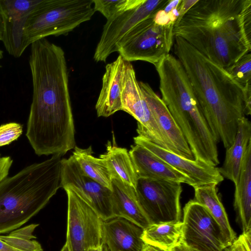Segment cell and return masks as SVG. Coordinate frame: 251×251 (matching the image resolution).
Wrapping results in <instances>:
<instances>
[{
    "instance_id": "6da1fadb",
    "label": "cell",
    "mask_w": 251,
    "mask_h": 251,
    "mask_svg": "<svg viewBox=\"0 0 251 251\" xmlns=\"http://www.w3.org/2000/svg\"><path fill=\"white\" fill-rule=\"evenodd\" d=\"M33 96L26 136L34 149L58 152L75 143L65 52L46 38L31 44Z\"/></svg>"
},
{
    "instance_id": "7a4b0ae2",
    "label": "cell",
    "mask_w": 251,
    "mask_h": 251,
    "mask_svg": "<svg viewBox=\"0 0 251 251\" xmlns=\"http://www.w3.org/2000/svg\"><path fill=\"white\" fill-rule=\"evenodd\" d=\"M174 45L214 137L229 148L240 120L251 115V84L244 87L180 37L174 36Z\"/></svg>"
},
{
    "instance_id": "3957f363",
    "label": "cell",
    "mask_w": 251,
    "mask_h": 251,
    "mask_svg": "<svg viewBox=\"0 0 251 251\" xmlns=\"http://www.w3.org/2000/svg\"><path fill=\"white\" fill-rule=\"evenodd\" d=\"M251 0H198L173 27L177 36L228 70L251 50Z\"/></svg>"
},
{
    "instance_id": "277c9868",
    "label": "cell",
    "mask_w": 251,
    "mask_h": 251,
    "mask_svg": "<svg viewBox=\"0 0 251 251\" xmlns=\"http://www.w3.org/2000/svg\"><path fill=\"white\" fill-rule=\"evenodd\" d=\"M164 102L187 141L194 160L216 167L217 142L200 109L179 60L168 54L154 65Z\"/></svg>"
},
{
    "instance_id": "5b68a950",
    "label": "cell",
    "mask_w": 251,
    "mask_h": 251,
    "mask_svg": "<svg viewBox=\"0 0 251 251\" xmlns=\"http://www.w3.org/2000/svg\"><path fill=\"white\" fill-rule=\"evenodd\" d=\"M62 155H52L0 182V234L19 228L61 187Z\"/></svg>"
},
{
    "instance_id": "8992f818",
    "label": "cell",
    "mask_w": 251,
    "mask_h": 251,
    "mask_svg": "<svg viewBox=\"0 0 251 251\" xmlns=\"http://www.w3.org/2000/svg\"><path fill=\"white\" fill-rule=\"evenodd\" d=\"M95 12L93 0H42L26 19V41L30 45L48 36L67 35Z\"/></svg>"
},
{
    "instance_id": "52a82bcc",
    "label": "cell",
    "mask_w": 251,
    "mask_h": 251,
    "mask_svg": "<svg viewBox=\"0 0 251 251\" xmlns=\"http://www.w3.org/2000/svg\"><path fill=\"white\" fill-rule=\"evenodd\" d=\"M154 15L137 24L117 44V52L125 61L154 65L169 53L174 44V25L156 24Z\"/></svg>"
},
{
    "instance_id": "ba28073f",
    "label": "cell",
    "mask_w": 251,
    "mask_h": 251,
    "mask_svg": "<svg viewBox=\"0 0 251 251\" xmlns=\"http://www.w3.org/2000/svg\"><path fill=\"white\" fill-rule=\"evenodd\" d=\"M135 191L139 205L151 224L180 221L181 183L138 178Z\"/></svg>"
},
{
    "instance_id": "9c48e42d",
    "label": "cell",
    "mask_w": 251,
    "mask_h": 251,
    "mask_svg": "<svg viewBox=\"0 0 251 251\" xmlns=\"http://www.w3.org/2000/svg\"><path fill=\"white\" fill-rule=\"evenodd\" d=\"M122 110L138 122L137 132L157 145L176 154L158 125L145 100L131 63L125 61L121 84Z\"/></svg>"
},
{
    "instance_id": "30bf717a",
    "label": "cell",
    "mask_w": 251,
    "mask_h": 251,
    "mask_svg": "<svg viewBox=\"0 0 251 251\" xmlns=\"http://www.w3.org/2000/svg\"><path fill=\"white\" fill-rule=\"evenodd\" d=\"M68 197L66 245L70 251H88L101 244L103 220L70 188Z\"/></svg>"
},
{
    "instance_id": "8fae6325",
    "label": "cell",
    "mask_w": 251,
    "mask_h": 251,
    "mask_svg": "<svg viewBox=\"0 0 251 251\" xmlns=\"http://www.w3.org/2000/svg\"><path fill=\"white\" fill-rule=\"evenodd\" d=\"M182 242L200 251H224L227 247L221 227L207 209L194 200L183 209Z\"/></svg>"
},
{
    "instance_id": "7c38bea8",
    "label": "cell",
    "mask_w": 251,
    "mask_h": 251,
    "mask_svg": "<svg viewBox=\"0 0 251 251\" xmlns=\"http://www.w3.org/2000/svg\"><path fill=\"white\" fill-rule=\"evenodd\" d=\"M168 0H143L137 7L120 13L107 20L94 55L96 62H106L107 57L117 51L121 39L140 22L154 15Z\"/></svg>"
},
{
    "instance_id": "4fadbf2b",
    "label": "cell",
    "mask_w": 251,
    "mask_h": 251,
    "mask_svg": "<svg viewBox=\"0 0 251 251\" xmlns=\"http://www.w3.org/2000/svg\"><path fill=\"white\" fill-rule=\"evenodd\" d=\"M61 185L73 190L103 221L114 217L111 190L85 175L72 155L62 159Z\"/></svg>"
},
{
    "instance_id": "5bb4252c",
    "label": "cell",
    "mask_w": 251,
    "mask_h": 251,
    "mask_svg": "<svg viewBox=\"0 0 251 251\" xmlns=\"http://www.w3.org/2000/svg\"><path fill=\"white\" fill-rule=\"evenodd\" d=\"M37 0H0L3 22L2 41L8 53L20 57L29 45L24 34L26 19L38 5Z\"/></svg>"
},
{
    "instance_id": "9a60e30c",
    "label": "cell",
    "mask_w": 251,
    "mask_h": 251,
    "mask_svg": "<svg viewBox=\"0 0 251 251\" xmlns=\"http://www.w3.org/2000/svg\"><path fill=\"white\" fill-rule=\"evenodd\" d=\"M135 144L145 148L174 168L191 179L193 188L209 184L218 185L224 178L218 168L196 160L182 157L151 142L141 135L133 138Z\"/></svg>"
},
{
    "instance_id": "2e32d148",
    "label": "cell",
    "mask_w": 251,
    "mask_h": 251,
    "mask_svg": "<svg viewBox=\"0 0 251 251\" xmlns=\"http://www.w3.org/2000/svg\"><path fill=\"white\" fill-rule=\"evenodd\" d=\"M139 84L154 118L174 147L176 154L188 159L194 160L182 131L162 99L148 83L139 81Z\"/></svg>"
},
{
    "instance_id": "e0dca14e",
    "label": "cell",
    "mask_w": 251,
    "mask_h": 251,
    "mask_svg": "<svg viewBox=\"0 0 251 251\" xmlns=\"http://www.w3.org/2000/svg\"><path fill=\"white\" fill-rule=\"evenodd\" d=\"M128 152L138 178L186 183L193 187L188 176L142 146L134 144Z\"/></svg>"
},
{
    "instance_id": "ac0fdd59",
    "label": "cell",
    "mask_w": 251,
    "mask_h": 251,
    "mask_svg": "<svg viewBox=\"0 0 251 251\" xmlns=\"http://www.w3.org/2000/svg\"><path fill=\"white\" fill-rule=\"evenodd\" d=\"M143 228L125 218L113 217L103 221L102 242L110 251H142Z\"/></svg>"
},
{
    "instance_id": "d6986e66",
    "label": "cell",
    "mask_w": 251,
    "mask_h": 251,
    "mask_svg": "<svg viewBox=\"0 0 251 251\" xmlns=\"http://www.w3.org/2000/svg\"><path fill=\"white\" fill-rule=\"evenodd\" d=\"M125 61L119 55L105 67L101 88L95 105L98 117H108L122 110L121 84Z\"/></svg>"
},
{
    "instance_id": "ffe728a7",
    "label": "cell",
    "mask_w": 251,
    "mask_h": 251,
    "mask_svg": "<svg viewBox=\"0 0 251 251\" xmlns=\"http://www.w3.org/2000/svg\"><path fill=\"white\" fill-rule=\"evenodd\" d=\"M111 191L114 217L125 218L143 229L151 224L139 205L134 187L113 178Z\"/></svg>"
},
{
    "instance_id": "44dd1931",
    "label": "cell",
    "mask_w": 251,
    "mask_h": 251,
    "mask_svg": "<svg viewBox=\"0 0 251 251\" xmlns=\"http://www.w3.org/2000/svg\"><path fill=\"white\" fill-rule=\"evenodd\" d=\"M235 185L234 207L242 233L251 231V142L243 158L237 182Z\"/></svg>"
},
{
    "instance_id": "7402d4cb",
    "label": "cell",
    "mask_w": 251,
    "mask_h": 251,
    "mask_svg": "<svg viewBox=\"0 0 251 251\" xmlns=\"http://www.w3.org/2000/svg\"><path fill=\"white\" fill-rule=\"evenodd\" d=\"M251 142V124L246 116L240 120L233 144L226 149L223 165L218 168L221 175L232 181L237 182L242 161L249 143Z\"/></svg>"
},
{
    "instance_id": "603a6c76",
    "label": "cell",
    "mask_w": 251,
    "mask_h": 251,
    "mask_svg": "<svg viewBox=\"0 0 251 251\" xmlns=\"http://www.w3.org/2000/svg\"><path fill=\"white\" fill-rule=\"evenodd\" d=\"M217 185L209 184L194 188V200L204 206L221 228L227 247L236 239L225 209L218 195Z\"/></svg>"
},
{
    "instance_id": "cb8c5ba5",
    "label": "cell",
    "mask_w": 251,
    "mask_h": 251,
    "mask_svg": "<svg viewBox=\"0 0 251 251\" xmlns=\"http://www.w3.org/2000/svg\"><path fill=\"white\" fill-rule=\"evenodd\" d=\"M100 158L105 160L113 178L121 180L135 188L138 176L128 151L117 145L113 133L112 140L106 144V152Z\"/></svg>"
},
{
    "instance_id": "d4e9b609",
    "label": "cell",
    "mask_w": 251,
    "mask_h": 251,
    "mask_svg": "<svg viewBox=\"0 0 251 251\" xmlns=\"http://www.w3.org/2000/svg\"><path fill=\"white\" fill-rule=\"evenodd\" d=\"M183 223L181 221L151 224L143 229L145 243L165 251H171L182 242Z\"/></svg>"
},
{
    "instance_id": "484cf974",
    "label": "cell",
    "mask_w": 251,
    "mask_h": 251,
    "mask_svg": "<svg viewBox=\"0 0 251 251\" xmlns=\"http://www.w3.org/2000/svg\"><path fill=\"white\" fill-rule=\"evenodd\" d=\"M93 154L91 146L81 149L75 146L72 155L85 175L111 190L112 177L106 162Z\"/></svg>"
},
{
    "instance_id": "4316f807",
    "label": "cell",
    "mask_w": 251,
    "mask_h": 251,
    "mask_svg": "<svg viewBox=\"0 0 251 251\" xmlns=\"http://www.w3.org/2000/svg\"><path fill=\"white\" fill-rule=\"evenodd\" d=\"M38 226L31 224L16 229L8 235H0V239L19 251H37L42 249V247L38 242L32 239L36 238L33 233Z\"/></svg>"
},
{
    "instance_id": "83f0119b",
    "label": "cell",
    "mask_w": 251,
    "mask_h": 251,
    "mask_svg": "<svg viewBox=\"0 0 251 251\" xmlns=\"http://www.w3.org/2000/svg\"><path fill=\"white\" fill-rule=\"evenodd\" d=\"M143 0H93L95 11L100 12L106 20L139 5Z\"/></svg>"
},
{
    "instance_id": "f1b7e54d",
    "label": "cell",
    "mask_w": 251,
    "mask_h": 251,
    "mask_svg": "<svg viewBox=\"0 0 251 251\" xmlns=\"http://www.w3.org/2000/svg\"><path fill=\"white\" fill-rule=\"evenodd\" d=\"M181 0H168L166 4L153 16V21L162 26L174 25L179 18Z\"/></svg>"
},
{
    "instance_id": "f546056e",
    "label": "cell",
    "mask_w": 251,
    "mask_h": 251,
    "mask_svg": "<svg viewBox=\"0 0 251 251\" xmlns=\"http://www.w3.org/2000/svg\"><path fill=\"white\" fill-rule=\"evenodd\" d=\"M226 71L243 86L251 84V52L244 55Z\"/></svg>"
},
{
    "instance_id": "4dcf8cb0",
    "label": "cell",
    "mask_w": 251,
    "mask_h": 251,
    "mask_svg": "<svg viewBox=\"0 0 251 251\" xmlns=\"http://www.w3.org/2000/svg\"><path fill=\"white\" fill-rule=\"evenodd\" d=\"M23 133L21 124L11 122L0 126V147L16 140Z\"/></svg>"
},
{
    "instance_id": "1f68e13d",
    "label": "cell",
    "mask_w": 251,
    "mask_h": 251,
    "mask_svg": "<svg viewBox=\"0 0 251 251\" xmlns=\"http://www.w3.org/2000/svg\"><path fill=\"white\" fill-rule=\"evenodd\" d=\"M224 251H251V231L241 234Z\"/></svg>"
},
{
    "instance_id": "d6a6232c",
    "label": "cell",
    "mask_w": 251,
    "mask_h": 251,
    "mask_svg": "<svg viewBox=\"0 0 251 251\" xmlns=\"http://www.w3.org/2000/svg\"><path fill=\"white\" fill-rule=\"evenodd\" d=\"M12 163L13 160L11 157H1L0 154V182L7 177Z\"/></svg>"
},
{
    "instance_id": "836d02e7",
    "label": "cell",
    "mask_w": 251,
    "mask_h": 251,
    "mask_svg": "<svg viewBox=\"0 0 251 251\" xmlns=\"http://www.w3.org/2000/svg\"><path fill=\"white\" fill-rule=\"evenodd\" d=\"M197 1L198 0H181L179 9V18L178 20L181 18Z\"/></svg>"
},
{
    "instance_id": "e575fe53",
    "label": "cell",
    "mask_w": 251,
    "mask_h": 251,
    "mask_svg": "<svg viewBox=\"0 0 251 251\" xmlns=\"http://www.w3.org/2000/svg\"><path fill=\"white\" fill-rule=\"evenodd\" d=\"M171 251H200L190 248L185 245L182 242L175 247Z\"/></svg>"
},
{
    "instance_id": "d590c367",
    "label": "cell",
    "mask_w": 251,
    "mask_h": 251,
    "mask_svg": "<svg viewBox=\"0 0 251 251\" xmlns=\"http://www.w3.org/2000/svg\"><path fill=\"white\" fill-rule=\"evenodd\" d=\"M0 251H19L0 239Z\"/></svg>"
},
{
    "instance_id": "8d00e7d4",
    "label": "cell",
    "mask_w": 251,
    "mask_h": 251,
    "mask_svg": "<svg viewBox=\"0 0 251 251\" xmlns=\"http://www.w3.org/2000/svg\"><path fill=\"white\" fill-rule=\"evenodd\" d=\"M88 251H110L107 245L103 243L99 246L90 249Z\"/></svg>"
},
{
    "instance_id": "74e56055",
    "label": "cell",
    "mask_w": 251,
    "mask_h": 251,
    "mask_svg": "<svg viewBox=\"0 0 251 251\" xmlns=\"http://www.w3.org/2000/svg\"><path fill=\"white\" fill-rule=\"evenodd\" d=\"M142 251H165L158 248L146 244Z\"/></svg>"
},
{
    "instance_id": "f35d334b",
    "label": "cell",
    "mask_w": 251,
    "mask_h": 251,
    "mask_svg": "<svg viewBox=\"0 0 251 251\" xmlns=\"http://www.w3.org/2000/svg\"><path fill=\"white\" fill-rule=\"evenodd\" d=\"M3 22L1 12L0 11V41H2L3 33Z\"/></svg>"
},
{
    "instance_id": "ab89813d",
    "label": "cell",
    "mask_w": 251,
    "mask_h": 251,
    "mask_svg": "<svg viewBox=\"0 0 251 251\" xmlns=\"http://www.w3.org/2000/svg\"><path fill=\"white\" fill-rule=\"evenodd\" d=\"M3 57V51L1 50H0V60L1 59H2ZM2 66L1 65V64H0V68H1Z\"/></svg>"
},
{
    "instance_id": "60d3db41",
    "label": "cell",
    "mask_w": 251,
    "mask_h": 251,
    "mask_svg": "<svg viewBox=\"0 0 251 251\" xmlns=\"http://www.w3.org/2000/svg\"><path fill=\"white\" fill-rule=\"evenodd\" d=\"M60 251H70L68 249V247L65 244V245L63 246V248H62L61 250Z\"/></svg>"
},
{
    "instance_id": "b9f144b4",
    "label": "cell",
    "mask_w": 251,
    "mask_h": 251,
    "mask_svg": "<svg viewBox=\"0 0 251 251\" xmlns=\"http://www.w3.org/2000/svg\"><path fill=\"white\" fill-rule=\"evenodd\" d=\"M37 251H43V249H41V250H38Z\"/></svg>"
}]
</instances>
